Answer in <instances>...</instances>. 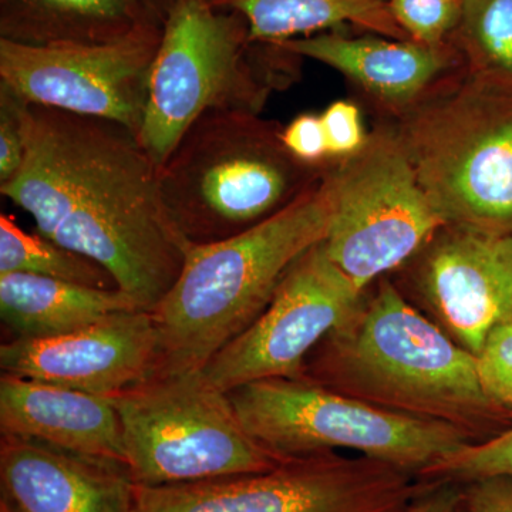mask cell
Segmentation results:
<instances>
[{
    "label": "cell",
    "instance_id": "obj_6",
    "mask_svg": "<svg viewBox=\"0 0 512 512\" xmlns=\"http://www.w3.org/2000/svg\"><path fill=\"white\" fill-rule=\"evenodd\" d=\"M296 59L281 45L254 42L237 12L210 0H173L138 140L160 167L207 111L261 114L271 93L295 79Z\"/></svg>",
    "mask_w": 512,
    "mask_h": 512
},
{
    "label": "cell",
    "instance_id": "obj_9",
    "mask_svg": "<svg viewBox=\"0 0 512 512\" xmlns=\"http://www.w3.org/2000/svg\"><path fill=\"white\" fill-rule=\"evenodd\" d=\"M326 178L332 220L323 247L362 292L409 264L446 225L390 120L377 124L353 156L330 161Z\"/></svg>",
    "mask_w": 512,
    "mask_h": 512
},
{
    "label": "cell",
    "instance_id": "obj_29",
    "mask_svg": "<svg viewBox=\"0 0 512 512\" xmlns=\"http://www.w3.org/2000/svg\"><path fill=\"white\" fill-rule=\"evenodd\" d=\"M467 512H512V477H488L463 484Z\"/></svg>",
    "mask_w": 512,
    "mask_h": 512
},
{
    "label": "cell",
    "instance_id": "obj_23",
    "mask_svg": "<svg viewBox=\"0 0 512 512\" xmlns=\"http://www.w3.org/2000/svg\"><path fill=\"white\" fill-rule=\"evenodd\" d=\"M500 476L512 477V427L480 443L464 444L417 474L426 484L461 485Z\"/></svg>",
    "mask_w": 512,
    "mask_h": 512
},
{
    "label": "cell",
    "instance_id": "obj_15",
    "mask_svg": "<svg viewBox=\"0 0 512 512\" xmlns=\"http://www.w3.org/2000/svg\"><path fill=\"white\" fill-rule=\"evenodd\" d=\"M0 436V510L133 512L136 483L121 464Z\"/></svg>",
    "mask_w": 512,
    "mask_h": 512
},
{
    "label": "cell",
    "instance_id": "obj_1",
    "mask_svg": "<svg viewBox=\"0 0 512 512\" xmlns=\"http://www.w3.org/2000/svg\"><path fill=\"white\" fill-rule=\"evenodd\" d=\"M26 154L3 197L32 215L39 234L106 268L151 312L192 248L168 217L158 165L116 121L26 104Z\"/></svg>",
    "mask_w": 512,
    "mask_h": 512
},
{
    "label": "cell",
    "instance_id": "obj_11",
    "mask_svg": "<svg viewBox=\"0 0 512 512\" xmlns=\"http://www.w3.org/2000/svg\"><path fill=\"white\" fill-rule=\"evenodd\" d=\"M163 23L146 19L121 39L26 46L0 39V83L26 103L116 121L140 134Z\"/></svg>",
    "mask_w": 512,
    "mask_h": 512
},
{
    "label": "cell",
    "instance_id": "obj_25",
    "mask_svg": "<svg viewBox=\"0 0 512 512\" xmlns=\"http://www.w3.org/2000/svg\"><path fill=\"white\" fill-rule=\"evenodd\" d=\"M477 369L488 399L512 416V319L491 330L477 355Z\"/></svg>",
    "mask_w": 512,
    "mask_h": 512
},
{
    "label": "cell",
    "instance_id": "obj_22",
    "mask_svg": "<svg viewBox=\"0 0 512 512\" xmlns=\"http://www.w3.org/2000/svg\"><path fill=\"white\" fill-rule=\"evenodd\" d=\"M450 40L468 69L512 79V0H461Z\"/></svg>",
    "mask_w": 512,
    "mask_h": 512
},
{
    "label": "cell",
    "instance_id": "obj_17",
    "mask_svg": "<svg viewBox=\"0 0 512 512\" xmlns=\"http://www.w3.org/2000/svg\"><path fill=\"white\" fill-rule=\"evenodd\" d=\"M0 433L126 467L119 414L110 397L2 373Z\"/></svg>",
    "mask_w": 512,
    "mask_h": 512
},
{
    "label": "cell",
    "instance_id": "obj_3",
    "mask_svg": "<svg viewBox=\"0 0 512 512\" xmlns=\"http://www.w3.org/2000/svg\"><path fill=\"white\" fill-rule=\"evenodd\" d=\"M330 220L325 173L274 217L224 241L192 247L177 282L150 312L158 340L156 375L204 369L265 311L292 265L325 241Z\"/></svg>",
    "mask_w": 512,
    "mask_h": 512
},
{
    "label": "cell",
    "instance_id": "obj_8",
    "mask_svg": "<svg viewBox=\"0 0 512 512\" xmlns=\"http://www.w3.org/2000/svg\"><path fill=\"white\" fill-rule=\"evenodd\" d=\"M242 426L278 456L353 451L413 474L473 443L450 424L389 412L311 380H258L228 392Z\"/></svg>",
    "mask_w": 512,
    "mask_h": 512
},
{
    "label": "cell",
    "instance_id": "obj_21",
    "mask_svg": "<svg viewBox=\"0 0 512 512\" xmlns=\"http://www.w3.org/2000/svg\"><path fill=\"white\" fill-rule=\"evenodd\" d=\"M0 274H30L99 289H119L113 275L93 259L29 234L12 215L0 214Z\"/></svg>",
    "mask_w": 512,
    "mask_h": 512
},
{
    "label": "cell",
    "instance_id": "obj_27",
    "mask_svg": "<svg viewBox=\"0 0 512 512\" xmlns=\"http://www.w3.org/2000/svg\"><path fill=\"white\" fill-rule=\"evenodd\" d=\"M320 117L328 137L332 160L353 156L365 146L369 133H366L363 126L362 111L353 101H333Z\"/></svg>",
    "mask_w": 512,
    "mask_h": 512
},
{
    "label": "cell",
    "instance_id": "obj_5",
    "mask_svg": "<svg viewBox=\"0 0 512 512\" xmlns=\"http://www.w3.org/2000/svg\"><path fill=\"white\" fill-rule=\"evenodd\" d=\"M390 121L444 224L512 235V79L463 66Z\"/></svg>",
    "mask_w": 512,
    "mask_h": 512
},
{
    "label": "cell",
    "instance_id": "obj_28",
    "mask_svg": "<svg viewBox=\"0 0 512 512\" xmlns=\"http://www.w3.org/2000/svg\"><path fill=\"white\" fill-rule=\"evenodd\" d=\"M282 141L289 153L303 163L325 164L332 160L322 117L316 114L305 113L293 119L282 128Z\"/></svg>",
    "mask_w": 512,
    "mask_h": 512
},
{
    "label": "cell",
    "instance_id": "obj_12",
    "mask_svg": "<svg viewBox=\"0 0 512 512\" xmlns=\"http://www.w3.org/2000/svg\"><path fill=\"white\" fill-rule=\"evenodd\" d=\"M363 292L320 242L292 265L255 322L205 365V379L225 393L258 380L301 379L312 350L348 318Z\"/></svg>",
    "mask_w": 512,
    "mask_h": 512
},
{
    "label": "cell",
    "instance_id": "obj_24",
    "mask_svg": "<svg viewBox=\"0 0 512 512\" xmlns=\"http://www.w3.org/2000/svg\"><path fill=\"white\" fill-rule=\"evenodd\" d=\"M393 18L414 42H450L460 20L461 0H387Z\"/></svg>",
    "mask_w": 512,
    "mask_h": 512
},
{
    "label": "cell",
    "instance_id": "obj_30",
    "mask_svg": "<svg viewBox=\"0 0 512 512\" xmlns=\"http://www.w3.org/2000/svg\"><path fill=\"white\" fill-rule=\"evenodd\" d=\"M463 505V485L426 484L404 512H458Z\"/></svg>",
    "mask_w": 512,
    "mask_h": 512
},
{
    "label": "cell",
    "instance_id": "obj_31",
    "mask_svg": "<svg viewBox=\"0 0 512 512\" xmlns=\"http://www.w3.org/2000/svg\"><path fill=\"white\" fill-rule=\"evenodd\" d=\"M134 2H137L138 5H141L143 6L144 9L147 10L148 13H150L151 16H154V18L158 19L156 15H154L153 13V10H151V5H150V2H148V0H134ZM160 20V19H158ZM161 22V20H160Z\"/></svg>",
    "mask_w": 512,
    "mask_h": 512
},
{
    "label": "cell",
    "instance_id": "obj_10",
    "mask_svg": "<svg viewBox=\"0 0 512 512\" xmlns=\"http://www.w3.org/2000/svg\"><path fill=\"white\" fill-rule=\"evenodd\" d=\"M423 487L416 474L383 461L320 453L264 473L136 484L133 512H404Z\"/></svg>",
    "mask_w": 512,
    "mask_h": 512
},
{
    "label": "cell",
    "instance_id": "obj_16",
    "mask_svg": "<svg viewBox=\"0 0 512 512\" xmlns=\"http://www.w3.org/2000/svg\"><path fill=\"white\" fill-rule=\"evenodd\" d=\"M278 45L295 56L316 60L343 74L390 120L466 66L451 40L431 46L375 33L350 36L342 30H330Z\"/></svg>",
    "mask_w": 512,
    "mask_h": 512
},
{
    "label": "cell",
    "instance_id": "obj_26",
    "mask_svg": "<svg viewBox=\"0 0 512 512\" xmlns=\"http://www.w3.org/2000/svg\"><path fill=\"white\" fill-rule=\"evenodd\" d=\"M26 104L10 87L0 83V185L13 180L25 160Z\"/></svg>",
    "mask_w": 512,
    "mask_h": 512
},
{
    "label": "cell",
    "instance_id": "obj_32",
    "mask_svg": "<svg viewBox=\"0 0 512 512\" xmlns=\"http://www.w3.org/2000/svg\"><path fill=\"white\" fill-rule=\"evenodd\" d=\"M458 512H467V511H466V510H464L463 505H461V508H460V510H458Z\"/></svg>",
    "mask_w": 512,
    "mask_h": 512
},
{
    "label": "cell",
    "instance_id": "obj_13",
    "mask_svg": "<svg viewBox=\"0 0 512 512\" xmlns=\"http://www.w3.org/2000/svg\"><path fill=\"white\" fill-rule=\"evenodd\" d=\"M400 272L434 322L473 355L512 319V235L444 225Z\"/></svg>",
    "mask_w": 512,
    "mask_h": 512
},
{
    "label": "cell",
    "instance_id": "obj_20",
    "mask_svg": "<svg viewBox=\"0 0 512 512\" xmlns=\"http://www.w3.org/2000/svg\"><path fill=\"white\" fill-rule=\"evenodd\" d=\"M247 20L254 42L278 43L353 26L390 39L412 40L387 0H210Z\"/></svg>",
    "mask_w": 512,
    "mask_h": 512
},
{
    "label": "cell",
    "instance_id": "obj_19",
    "mask_svg": "<svg viewBox=\"0 0 512 512\" xmlns=\"http://www.w3.org/2000/svg\"><path fill=\"white\" fill-rule=\"evenodd\" d=\"M146 19L156 18L134 0H0V39L94 45L121 39Z\"/></svg>",
    "mask_w": 512,
    "mask_h": 512
},
{
    "label": "cell",
    "instance_id": "obj_7",
    "mask_svg": "<svg viewBox=\"0 0 512 512\" xmlns=\"http://www.w3.org/2000/svg\"><path fill=\"white\" fill-rule=\"evenodd\" d=\"M110 400L119 414L126 468L137 485L264 473L288 460L245 430L228 393L202 370L156 375Z\"/></svg>",
    "mask_w": 512,
    "mask_h": 512
},
{
    "label": "cell",
    "instance_id": "obj_14",
    "mask_svg": "<svg viewBox=\"0 0 512 512\" xmlns=\"http://www.w3.org/2000/svg\"><path fill=\"white\" fill-rule=\"evenodd\" d=\"M158 340L151 313L120 312L93 325L45 339H12L0 346L8 375L116 396L157 373Z\"/></svg>",
    "mask_w": 512,
    "mask_h": 512
},
{
    "label": "cell",
    "instance_id": "obj_2",
    "mask_svg": "<svg viewBox=\"0 0 512 512\" xmlns=\"http://www.w3.org/2000/svg\"><path fill=\"white\" fill-rule=\"evenodd\" d=\"M302 377L389 412L450 424L473 443L512 427L511 414L484 393L477 356L387 276L312 350Z\"/></svg>",
    "mask_w": 512,
    "mask_h": 512
},
{
    "label": "cell",
    "instance_id": "obj_18",
    "mask_svg": "<svg viewBox=\"0 0 512 512\" xmlns=\"http://www.w3.org/2000/svg\"><path fill=\"white\" fill-rule=\"evenodd\" d=\"M120 289H99L30 274H0V316L13 339L66 335L120 312L137 311Z\"/></svg>",
    "mask_w": 512,
    "mask_h": 512
},
{
    "label": "cell",
    "instance_id": "obj_4",
    "mask_svg": "<svg viewBox=\"0 0 512 512\" xmlns=\"http://www.w3.org/2000/svg\"><path fill=\"white\" fill-rule=\"evenodd\" d=\"M281 124L261 114L211 110L158 167L168 217L191 247L234 237L284 210L322 180L328 165L289 153Z\"/></svg>",
    "mask_w": 512,
    "mask_h": 512
},
{
    "label": "cell",
    "instance_id": "obj_33",
    "mask_svg": "<svg viewBox=\"0 0 512 512\" xmlns=\"http://www.w3.org/2000/svg\"><path fill=\"white\" fill-rule=\"evenodd\" d=\"M0 512H5V511L0 510Z\"/></svg>",
    "mask_w": 512,
    "mask_h": 512
}]
</instances>
